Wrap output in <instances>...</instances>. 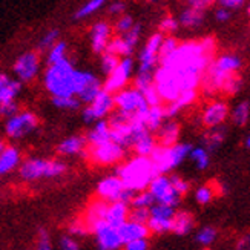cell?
Segmentation results:
<instances>
[{
  "label": "cell",
  "instance_id": "1",
  "mask_svg": "<svg viewBox=\"0 0 250 250\" xmlns=\"http://www.w3.org/2000/svg\"><path fill=\"white\" fill-rule=\"evenodd\" d=\"M215 40L180 43L169 57L160 60L154 72V86L163 103H170L181 92L197 91L203 75L213 60Z\"/></svg>",
  "mask_w": 250,
  "mask_h": 250
},
{
  "label": "cell",
  "instance_id": "2",
  "mask_svg": "<svg viewBox=\"0 0 250 250\" xmlns=\"http://www.w3.org/2000/svg\"><path fill=\"white\" fill-rule=\"evenodd\" d=\"M94 72L80 71L69 59L49 64L43 71V86L52 97H77L79 92L94 79Z\"/></svg>",
  "mask_w": 250,
  "mask_h": 250
},
{
  "label": "cell",
  "instance_id": "3",
  "mask_svg": "<svg viewBox=\"0 0 250 250\" xmlns=\"http://www.w3.org/2000/svg\"><path fill=\"white\" fill-rule=\"evenodd\" d=\"M115 175L122 180L123 186L132 193L146 190L150 181L157 177V172L154 169L150 158L147 157H132L123 161L117 167Z\"/></svg>",
  "mask_w": 250,
  "mask_h": 250
},
{
  "label": "cell",
  "instance_id": "4",
  "mask_svg": "<svg viewBox=\"0 0 250 250\" xmlns=\"http://www.w3.org/2000/svg\"><path fill=\"white\" fill-rule=\"evenodd\" d=\"M19 177L25 183H37L42 180H54L63 177L68 170V165L57 158H42L31 157L21 161Z\"/></svg>",
  "mask_w": 250,
  "mask_h": 250
},
{
  "label": "cell",
  "instance_id": "5",
  "mask_svg": "<svg viewBox=\"0 0 250 250\" xmlns=\"http://www.w3.org/2000/svg\"><path fill=\"white\" fill-rule=\"evenodd\" d=\"M240 68H241V60L240 57L233 56V54H224V56H220L218 59H213L203 75L201 80L203 91L210 95L215 92H221L226 80L230 75L236 74V71Z\"/></svg>",
  "mask_w": 250,
  "mask_h": 250
},
{
  "label": "cell",
  "instance_id": "6",
  "mask_svg": "<svg viewBox=\"0 0 250 250\" xmlns=\"http://www.w3.org/2000/svg\"><path fill=\"white\" fill-rule=\"evenodd\" d=\"M190 150L192 146L188 143H177L169 147L157 146L149 158L152 161V165H154L157 175H167L169 172L177 169L189 157Z\"/></svg>",
  "mask_w": 250,
  "mask_h": 250
},
{
  "label": "cell",
  "instance_id": "7",
  "mask_svg": "<svg viewBox=\"0 0 250 250\" xmlns=\"http://www.w3.org/2000/svg\"><path fill=\"white\" fill-rule=\"evenodd\" d=\"M40 120L36 112L29 109H20L17 114L9 117L3 123V132L9 140H21L36 132Z\"/></svg>",
  "mask_w": 250,
  "mask_h": 250
},
{
  "label": "cell",
  "instance_id": "8",
  "mask_svg": "<svg viewBox=\"0 0 250 250\" xmlns=\"http://www.w3.org/2000/svg\"><path fill=\"white\" fill-rule=\"evenodd\" d=\"M84 157L94 166H114L123 163L126 157V149L120 145L114 143V141H107L104 145L99 146H89L84 152Z\"/></svg>",
  "mask_w": 250,
  "mask_h": 250
},
{
  "label": "cell",
  "instance_id": "9",
  "mask_svg": "<svg viewBox=\"0 0 250 250\" xmlns=\"http://www.w3.org/2000/svg\"><path fill=\"white\" fill-rule=\"evenodd\" d=\"M95 195L97 198L104 201V203H115V201H122L129 204L130 200H132L134 193L129 192L125 186L122 180L117 175H107L104 178H102L99 183H97L95 188Z\"/></svg>",
  "mask_w": 250,
  "mask_h": 250
},
{
  "label": "cell",
  "instance_id": "10",
  "mask_svg": "<svg viewBox=\"0 0 250 250\" xmlns=\"http://www.w3.org/2000/svg\"><path fill=\"white\" fill-rule=\"evenodd\" d=\"M42 71V57L39 51H26L16 59L13 64L14 79H17L21 84L32 83Z\"/></svg>",
  "mask_w": 250,
  "mask_h": 250
},
{
  "label": "cell",
  "instance_id": "11",
  "mask_svg": "<svg viewBox=\"0 0 250 250\" xmlns=\"http://www.w3.org/2000/svg\"><path fill=\"white\" fill-rule=\"evenodd\" d=\"M114 104L115 111L127 115H135L149 109L143 94L135 89L134 86H127V88L122 89L120 92L114 94Z\"/></svg>",
  "mask_w": 250,
  "mask_h": 250
},
{
  "label": "cell",
  "instance_id": "12",
  "mask_svg": "<svg viewBox=\"0 0 250 250\" xmlns=\"http://www.w3.org/2000/svg\"><path fill=\"white\" fill-rule=\"evenodd\" d=\"M134 71H135V63L132 59L130 57L120 59L118 66L103 82V91L114 95L117 92H120L122 89L127 88L129 82L134 77Z\"/></svg>",
  "mask_w": 250,
  "mask_h": 250
},
{
  "label": "cell",
  "instance_id": "13",
  "mask_svg": "<svg viewBox=\"0 0 250 250\" xmlns=\"http://www.w3.org/2000/svg\"><path fill=\"white\" fill-rule=\"evenodd\" d=\"M163 39H165V36H163L161 32H155V34H152L147 39L143 49L140 51L137 72H141V74L155 72L160 63V46H161Z\"/></svg>",
  "mask_w": 250,
  "mask_h": 250
},
{
  "label": "cell",
  "instance_id": "14",
  "mask_svg": "<svg viewBox=\"0 0 250 250\" xmlns=\"http://www.w3.org/2000/svg\"><path fill=\"white\" fill-rule=\"evenodd\" d=\"M114 111V95L106 91H102L89 104H86L82 115L86 123H97L106 120V117H109Z\"/></svg>",
  "mask_w": 250,
  "mask_h": 250
},
{
  "label": "cell",
  "instance_id": "15",
  "mask_svg": "<svg viewBox=\"0 0 250 250\" xmlns=\"http://www.w3.org/2000/svg\"><path fill=\"white\" fill-rule=\"evenodd\" d=\"M149 193L157 204H165L175 209L181 201V197L173 190L167 175H157L147 186Z\"/></svg>",
  "mask_w": 250,
  "mask_h": 250
},
{
  "label": "cell",
  "instance_id": "16",
  "mask_svg": "<svg viewBox=\"0 0 250 250\" xmlns=\"http://www.w3.org/2000/svg\"><path fill=\"white\" fill-rule=\"evenodd\" d=\"M175 215V209L169 208L165 204H154L149 209V220H147V230L149 233L163 235L172 229V220Z\"/></svg>",
  "mask_w": 250,
  "mask_h": 250
},
{
  "label": "cell",
  "instance_id": "17",
  "mask_svg": "<svg viewBox=\"0 0 250 250\" xmlns=\"http://www.w3.org/2000/svg\"><path fill=\"white\" fill-rule=\"evenodd\" d=\"M91 233L95 238V244L99 250H120L123 247L118 229L104 221L95 224L91 229Z\"/></svg>",
  "mask_w": 250,
  "mask_h": 250
},
{
  "label": "cell",
  "instance_id": "18",
  "mask_svg": "<svg viewBox=\"0 0 250 250\" xmlns=\"http://www.w3.org/2000/svg\"><path fill=\"white\" fill-rule=\"evenodd\" d=\"M229 117V106L224 102H212L204 107L201 114V123L208 129L223 126L226 118Z\"/></svg>",
  "mask_w": 250,
  "mask_h": 250
},
{
  "label": "cell",
  "instance_id": "19",
  "mask_svg": "<svg viewBox=\"0 0 250 250\" xmlns=\"http://www.w3.org/2000/svg\"><path fill=\"white\" fill-rule=\"evenodd\" d=\"M112 26L107 21H97L91 29V48L95 54L102 56L112 39Z\"/></svg>",
  "mask_w": 250,
  "mask_h": 250
},
{
  "label": "cell",
  "instance_id": "20",
  "mask_svg": "<svg viewBox=\"0 0 250 250\" xmlns=\"http://www.w3.org/2000/svg\"><path fill=\"white\" fill-rule=\"evenodd\" d=\"M86 147H88V143H86L84 135L74 134L60 141L57 145V152L62 157H79L84 155Z\"/></svg>",
  "mask_w": 250,
  "mask_h": 250
},
{
  "label": "cell",
  "instance_id": "21",
  "mask_svg": "<svg viewBox=\"0 0 250 250\" xmlns=\"http://www.w3.org/2000/svg\"><path fill=\"white\" fill-rule=\"evenodd\" d=\"M21 84L17 79H13L11 75L0 72V104L17 102V97L21 92Z\"/></svg>",
  "mask_w": 250,
  "mask_h": 250
},
{
  "label": "cell",
  "instance_id": "22",
  "mask_svg": "<svg viewBox=\"0 0 250 250\" xmlns=\"http://www.w3.org/2000/svg\"><path fill=\"white\" fill-rule=\"evenodd\" d=\"M21 152L17 146H6L0 152V177L14 172L21 165Z\"/></svg>",
  "mask_w": 250,
  "mask_h": 250
},
{
  "label": "cell",
  "instance_id": "23",
  "mask_svg": "<svg viewBox=\"0 0 250 250\" xmlns=\"http://www.w3.org/2000/svg\"><path fill=\"white\" fill-rule=\"evenodd\" d=\"M157 145L163 147H169L178 143L180 138V125L173 120H166L161 125V127L155 132Z\"/></svg>",
  "mask_w": 250,
  "mask_h": 250
},
{
  "label": "cell",
  "instance_id": "24",
  "mask_svg": "<svg viewBox=\"0 0 250 250\" xmlns=\"http://www.w3.org/2000/svg\"><path fill=\"white\" fill-rule=\"evenodd\" d=\"M129 204L122 203V201H115V203H107V209L104 215V223H107L112 227H120L123 223L129 220Z\"/></svg>",
  "mask_w": 250,
  "mask_h": 250
},
{
  "label": "cell",
  "instance_id": "25",
  "mask_svg": "<svg viewBox=\"0 0 250 250\" xmlns=\"http://www.w3.org/2000/svg\"><path fill=\"white\" fill-rule=\"evenodd\" d=\"M106 209H107V203L102 201V200H92L88 208H86L82 220L84 221L86 227H88V232H91V229L99 223L104 221V215H106Z\"/></svg>",
  "mask_w": 250,
  "mask_h": 250
},
{
  "label": "cell",
  "instance_id": "26",
  "mask_svg": "<svg viewBox=\"0 0 250 250\" xmlns=\"http://www.w3.org/2000/svg\"><path fill=\"white\" fill-rule=\"evenodd\" d=\"M198 97V91H186V92H181L175 100L167 103L165 106V114L167 120H172L173 117L178 115L183 109L189 107L192 103H195Z\"/></svg>",
  "mask_w": 250,
  "mask_h": 250
},
{
  "label": "cell",
  "instance_id": "27",
  "mask_svg": "<svg viewBox=\"0 0 250 250\" xmlns=\"http://www.w3.org/2000/svg\"><path fill=\"white\" fill-rule=\"evenodd\" d=\"M157 140H155V135L154 134H150L149 130H143V132H140L134 141H132V145H130V147L134 149L135 152V155L138 157H150L152 155V152L155 150L157 147Z\"/></svg>",
  "mask_w": 250,
  "mask_h": 250
},
{
  "label": "cell",
  "instance_id": "28",
  "mask_svg": "<svg viewBox=\"0 0 250 250\" xmlns=\"http://www.w3.org/2000/svg\"><path fill=\"white\" fill-rule=\"evenodd\" d=\"M84 138H86V143H88V146L104 145V143H107V141H112V138H111V127H109V125H107L106 120L97 122L88 130V134L84 135Z\"/></svg>",
  "mask_w": 250,
  "mask_h": 250
},
{
  "label": "cell",
  "instance_id": "29",
  "mask_svg": "<svg viewBox=\"0 0 250 250\" xmlns=\"http://www.w3.org/2000/svg\"><path fill=\"white\" fill-rule=\"evenodd\" d=\"M118 233H120V238H122L123 244H126V243L134 241V240L147 238L149 230H147V226L127 220L126 223H123L120 227H118Z\"/></svg>",
  "mask_w": 250,
  "mask_h": 250
},
{
  "label": "cell",
  "instance_id": "30",
  "mask_svg": "<svg viewBox=\"0 0 250 250\" xmlns=\"http://www.w3.org/2000/svg\"><path fill=\"white\" fill-rule=\"evenodd\" d=\"M193 226H195V220H193L192 213L188 210H178V212H175V215H173L170 232H173L175 235H180V236H184V235L190 233Z\"/></svg>",
  "mask_w": 250,
  "mask_h": 250
},
{
  "label": "cell",
  "instance_id": "31",
  "mask_svg": "<svg viewBox=\"0 0 250 250\" xmlns=\"http://www.w3.org/2000/svg\"><path fill=\"white\" fill-rule=\"evenodd\" d=\"M166 122L165 106H149V109L145 115V126L150 134H155L161 127V125Z\"/></svg>",
  "mask_w": 250,
  "mask_h": 250
},
{
  "label": "cell",
  "instance_id": "32",
  "mask_svg": "<svg viewBox=\"0 0 250 250\" xmlns=\"http://www.w3.org/2000/svg\"><path fill=\"white\" fill-rule=\"evenodd\" d=\"M226 138V127L224 126H218V127H212L208 129V132L203 135V141H204V149L208 152L216 150Z\"/></svg>",
  "mask_w": 250,
  "mask_h": 250
},
{
  "label": "cell",
  "instance_id": "33",
  "mask_svg": "<svg viewBox=\"0 0 250 250\" xmlns=\"http://www.w3.org/2000/svg\"><path fill=\"white\" fill-rule=\"evenodd\" d=\"M68 59V43L64 40H59L52 48L46 51V66L56 64Z\"/></svg>",
  "mask_w": 250,
  "mask_h": 250
},
{
  "label": "cell",
  "instance_id": "34",
  "mask_svg": "<svg viewBox=\"0 0 250 250\" xmlns=\"http://www.w3.org/2000/svg\"><path fill=\"white\" fill-rule=\"evenodd\" d=\"M204 20V13L203 11H197L192 8H186L180 14L178 23L184 28H197L203 23Z\"/></svg>",
  "mask_w": 250,
  "mask_h": 250
},
{
  "label": "cell",
  "instance_id": "35",
  "mask_svg": "<svg viewBox=\"0 0 250 250\" xmlns=\"http://www.w3.org/2000/svg\"><path fill=\"white\" fill-rule=\"evenodd\" d=\"M106 2H107V0H88V2L83 3L77 11H75L74 19L75 20H83L86 17L95 14L97 11H100L106 5Z\"/></svg>",
  "mask_w": 250,
  "mask_h": 250
},
{
  "label": "cell",
  "instance_id": "36",
  "mask_svg": "<svg viewBox=\"0 0 250 250\" xmlns=\"http://www.w3.org/2000/svg\"><path fill=\"white\" fill-rule=\"evenodd\" d=\"M123 43H125V48L127 51V56L130 57L134 54L135 48L138 46V42H140V37H141V26L138 23L134 25V28L130 29L129 32H126V34L120 36Z\"/></svg>",
  "mask_w": 250,
  "mask_h": 250
},
{
  "label": "cell",
  "instance_id": "37",
  "mask_svg": "<svg viewBox=\"0 0 250 250\" xmlns=\"http://www.w3.org/2000/svg\"><path fill=\"white\" fill-rule=\"evenodd\" d=\"M154 204H155V201H154V198H152V195L149 193L147 189L134 193L132 200H130V203H129L130 208H134V209H150Z\"/></svg>",
  "mask_w": 250,
  "mask_h": 250
},
{
  "label": "cell",
  "instance_id": "38",
  "mask_svg": "<svg viewBox=\"0 0 250 250\" xmlns=\"http://www.w3.org/2000/svg\"><path fill=\"white\" fill-rule=\"evenodd\" d=\"M189 157H190V160L195 163V166H197V169H200V170L208 169L209 163H210L209 152L206 150L204 147H192Z\"/></svg>",
  "mask_w": 250,
  "mask_h": 250
},
{
  "label": "cell",
  "instance_id": "39",
  "mask_svg": "<svg viewBox=\"0 0 250 250\" xmlns=\"http://www.w3.org/2000/svg\"><path fill=\"white\" fill-rule=\"evenodd\" d=\"M60 40V31L57 28H52L46 31L39 40V52H46L49 48H52Z\"/></svg>",
  "mask_w": 250,
  "mask_h": 250
},
{
  "label": "cell",
  "instance_id": "40",
  "mask_svg": "<svg viewBox=\"0 0 250 250\" xmlns=\"http://www.w3.org/2000/svg\"><path fill=\"white\" fill-rule=\"evenodd\" d=\"M52 104L59 107V109L63 111H77L82 106V103L79 102L77 97L69 95V97H54L52 99Z\"/></svg>",
  "mask_w": 250,
  "mask_h": 250
},
{
  "label": "cell",
  "instance_id": "41",
  "mask_svg": "<svg viewBox=\"0 0 250 250\" xmlns=\"http://www.w3.org/2000/svg\"><path fill=\"white\" fill-rule=\"evenodd\" d=\"M118 63H120V57L114 56L111 52H103L100 56V69L106 77L118 66Z\"/></svg>",
  "mask_w": 250,
  "mask_h": 250
},
{
  "label": "cell",
  "instance_id": "42",
  "mask_svg": "<svg viewBox=\"0 0 250 250\" xmlns=\"http://www.w3.org/2000/svg\"><path fill=\"white\" fill-rule=\"evenodd\" d=\"M249 115H250V104L247 102H243L235 107V111L232 114V120L238 126H244L249 122Z\"/></svg>",
  "mask_w": 250,
  "mask_h": 250
},
{
  "label": "cell",
  "instance_id": "43",
  "mask_svg": "<svg viewBox=\"0 0 250 250\" xmlns=\"http://www.w3.org/2000/svg\"><path fill=\"white\" fill-rule=\"evenodd\" d=\"M134 25H135V21H134L132 16L123 14V16H120V17L117 19L115 25H114V29H115V32H117L118 36H123V34H126V32H129L130 29H132Z\"/></svg>",
  "mask_w": 250,
  "mask_h": 250
},
{
  "label": "cell",
  "instance_id": "44",
  "mask_svg": "<svg viewBox=\"0 0 250 250\" xmlns=\"http://www.w3.org/2000/svg\"><path fill=\"white\" fill-rule=\"evenodd\" d=\"M241 86H243V79L240 77V75L233 74V75H230V77L226 80L221 92H224L227 95H235V94L240 92Z\"/></svg>",
  "mask_w": 250,
  "mask_h": 250
},
{
  "label": "cell",
  "instance_id": "45",
  "mask_svg": "<svg viewBox=\"0 0 250 250\" xmlns=\"http://www.w3.org/2000/svg\"><path fill=\"white\" fill-rule=\"evenodd\" d=\"M178 45H180L178 40L175 37H172V36H167V37L163 39L161 46H160V60L169 57L170 54L178 48Z\"/></svg>",
  "mask_w": 250,
  "mask_h": 250
},
{
  "label": "cell",
  "instance_id": "46",
  "mask_svg": "<svg viewBox=\"0 0 250 250\" xmlns=\"http://www.w3.org/2000/svg\"><path fill=\"white\" fill-rule=\"evenodd\" d=\"M215 197V192L213 189L209 186V184H204V186H200L197 190H195V200H197L198 204L201 206H206L209 204Z\"/></svg>",
  "mask_w": 250,
  "mask_h": 250
},
{
  "label": "cell",
  "instance_id": "47",
  "mask_svg": "<svg viewBox=\"0 0 250 250\" xmlns=\"http://www.w3.org/2000/svg\"><path fill=\"white\" fill-rule=\"evenodd\" d=\"M169 180H170V184H172L173 190H175L181 198L184 197V195H188V192L190 189V184L186 180L178 177V175H170Z\"/></svg>",
  "mask_w": 250,
  "mask_h": 250
},
{
  "label": "cell",
  "instance_id": "48",
  "mask_svg": "<svg viewBox=\"0 0 250 250\" xmlns=\"http://www.w3.org/2000/svg\"><path fill=\"white\" fill-rule=\"evenodd\" d=\"M215 240H216V230L213 227H203L197 233V241L201 246H210Z\"/></svg>",
  "mask_w": 250,
  "mask_h": 250
},
{
  "label": "cell",
  "instance_id": "49",
  "mask_svg": "<svg viewBox=\"0 0 250 250\" xmlns=\"http://www.w3.org/2000/svg\"><path fill=\"white\" fill-rule=\"evenodd\" d=\"M34 250H54V246H52V241H51V235H49L48 230H45V229L39 230L37 243H36Z\"/></svg>",
  "mask_w": 250,
  "mask_h": 250
},
{
  "label": "cell",
  "instance_id": "50",
  "mask_svg": "<svg viewBox=\"0 0 250 250\" xmlns=\"http://www.w3.org/2000/svg\"><path fill=\"white\" fill-rule=\"evenodd\" d=\"M180 23H178V20L175 17H165L161 21H160V32L163 36L165 34H173L177 29H178Z\"/></svg>",
  "mask_w": 250,
  "mask_h": 250
},
{
  "label": "cell",
  "instance_id": "51",
  "mask_svg": "<svg viewBox=\"0 0 250 250\" xmlns=\"http://www.w3.org/2000/svg\"><path fill=\"white\" fill-rule=\"evenodd\" d=\"M129 220L146 226L147 220H149V209H134V208H130V210H129Z\"/></svg>",
  "mask_w": 250,
  "mask_h": 250
},
{
  "label": "cell",
  "instance_id": "52",
  "mask_svg": "<svg viewBox=\"0 0 250 250\" xmlns=\"http://www.w3.org/2000/svg\"><path fill=\"white\" fill-rule=\"evenodd\" d=\"M88 233V227H86L84 221L82 218H75L74 221H71L69 224V235L71 236H83Z\"/></svg>",
  "mask_w": 250,
  "mask_h": 250
},
{
  "label": "cell",
  "instance_id": "53",
  "mask_svg": "<svg viewBox=\"0 0 250 250\" xmlns=\"http://www.w3.org/2000/svg\"><path fill=\"white\" fill-rule=\"evenodd\" d=\"M57 250H80V244L71 235H64L60 238L59 241V249Z\"/></svg>",
  "mask_w": 250,
  "mask_h": 250
},
{
  "label": "cell",
  "instance_id": "54",
  "mask_svg": "<svg viewBox=\"0 0 250 250\" xmlns=\"http://www.w3.org/2000/svg\"><path fill=\"white\" fill-rule=\"evenodd\" d=\"M19 111H20V106H19L17 102H11V103L0 104V117L9 118V117H13L14 114H17Z\"/></svg>",
  "mask_w": 250,
  "mask_h": 250
},
{
  "label": "cell",
  "instance_id": "55",
  "mask_svg": "<svg viewBox=\"0 0 250 250\" xmlns=\"http://www.w3.org/2000/svg\"><path fill=\"white\" fill-rule=\"evenodd\" d=\"M147 249H149L147 238H141V240H134L123 244V250H147Z\"/></svg>",
  "mask_w": 250,
  "mask_h": 250
},
{
  "label": "cell",
  "instance_id": "56",
  "mask_svg": "<svg viewBox=\"0 0 250 250\" xmlns=\"http://www.w3.org/2000/svg\"><path fill=\"white\" fill-rule=\"evenodd\" d=\"M188 3H189V8L203 11L204 13V9H208L213 3V0H188Z\"/></svg>",
  "mask_w": 250,
  "mask_h": 250
},
{
  "label": "cell",
  "instance_id": "57",
  "mask_svg": "<svg viewBox=\"0 0 250 250\" xmlns=\"http://www.w3.org/2000/svg\"><path fill=\"white\" fill-rule=\"evenodd\" d=\"M125 11H126V3L125 2H112L109 5V14L111 16L120 17V16L125 14Z\"/></svg>",
  "mask_w": 250,
  "mask_h": 250
},
{
  "label": "cell",
  "instance_id": "58",
  "mask_svg": "<svg viewBox=\"0 0 250 250\" xmlns=\"http://www.w3.org/2000/svg\"><path fill=\"white\" fill-rule=\"evenodd\" d=\"M215 17H216V20H218V21H227V20L230 19V13H229V9L220 8V9H216Z\"/></svg>",
  "mask_w": 250,
  "mask_h": 250
},
{
  "label": "cell",
  "instance_id": "59",
  "mask_svg": "<svg viewBox=\"0 0 250 250\" xmlns=\"http://www.w3.org/2000/svg\"><path fill=\"white\" fill-rule=\"evenodd\" d=\"M220 2L223 3L226 9H229V8H238L240 5H243L244 0H220Z\"/></svg>",
  "mask_w": 250,
  "mask_h": 250
},
{
  "label": "cell",
  "instance_id": "60",
  "mask_svg": "<svg viewBox=\"0 0 250 250\" xmlns=\"http://www.w3.org/2000/svg\"><path fill=\"white\" fill-rule=\"evenodd\" d=\"M238 250H250V233L243 236L238 243Z\"/></svg>",
  "mask_w": 250,
  "mask_h": 250
},
{
  "label": "cell",
  "instance_id": "61",
  "mask_svg": "<svg viewBox=\"0 0 250 250\" xmlns=\"http://www.w3.org/2000/svg\"><path fill=\"white\" fill-rule=\"evenodd\" d=\"M6 147V143H5V140L2 138V137H0V152H2L3 149Z\"/></svg>",
  "mask_w": 250,
  "mask_h": 250
},
{
  "label": "cell",
  "instance_id": "62",
  "mask_svg": "<svg viewBox=\"0 0 250 250\" xmlns=\"http://www.w3.org/2000/svg\"><path fill=\"white\" fill-rule=\"evenodd\" d=\"M246 146H247V147H250V135H249V137H247V140H246Z\"/></svg>",
  "mask_w": 250,
  "mask_h": 250
},
{
  "label": "cell",
  "instance_id": "63",
  "mask_svg": "<svg viewBox=\"0 0 250 250\" xmlns=\"http://www.w3.org/2000/svg\"><path fill=\"white\" fill-rule=\"evenodd\" d=\"M249 14H250V3H249Z\"/></svg>",
  "mask_w": 250,
  "mask_h": 250
},
{
  "label": "cell",
  "instance_id": "64",
  "mask_svg": "<svg viewBox=\"0 0 250 250\" xmlns=\"http://www.w3.org/2000/svg\"><path fill=\"white\" fill-rule=\"evenodd\" d=\"M149 2H155V0H149Z\"/></svg>",
  "mask_w": 250,
  "mask_h": 250
}]
</instances>
